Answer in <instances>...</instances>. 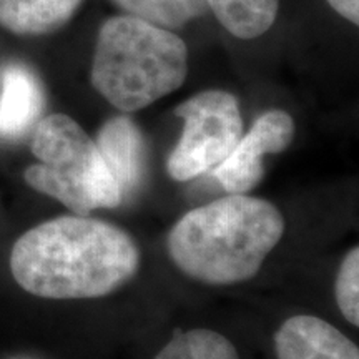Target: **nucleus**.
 I'll use <instances>...</instances> for the list:
<instances>
[{
  "instance_id": "nucleus-1",
  "label": "nucleus",
  "mask_w": 359,
  "mask_h": 359,
  "mask_svg": "<svg viewBox=\"0 0 359 359\" xmlns=\"http://www.w3.org/2000/svg\"><path fill=\"white\" fill-rule=\"evenodd\" d=\"M138 266L140 251L132 236L87 215L30 228L11 253L17 285L47 299L102 298L132 280Z\"/></svg>"
},
{
  "instance_id": "nucleus-2",
  "label": "nucleus",
  "mask_w": 359,
  "mask_h": 359,
  "mask_svg": "<svg viewBox=\"0 0 359 359\" xmlns=\"http://www.w3.org/2000/svg\"><path fill=\"white\" fill-rule=\"evenodd\" d=\"M283 233L285 218L275 205L238 193L183 215L168 233L167 250L193 280L235 285L257 275Z\"/></svg>"
},
{
  "instance_id": "nucleus-3",
  "label": "nucleus",
  "mask_w": 359,
  "mask_h": 359,
  "mask_svg": "<svg viewBox=\"0 0 359 359\" xmlns=\"http://www.w3.org/2000/svg\"><path fill=\"white\" fill-rule=\"evenodd\" d=\"M188 48L172 30L130 15L100 27L92 65V85L110 105L137 111L182 87Z\"/></svg>"
},
{
  "instance_id": "nucleus-4",
  "label": "nucleus",
  "mask_w": 359,
  "mask_h": 359,
  "mask_svg": "<svg viewBox=\"0 0 359 359\" xmlns=\"http://www.w3.org/2000/svg\"><path fill=\"white\" fill-rule=\"evenodd\" d=\"M32 154L40 163L25 170L27 185L64 203L74 215L115 208L122 191L103 163L95 140L64 114L35 125Z\"/></svg>"
},
{
  "instance_id": "nucleus-5",
  "label": "nucleus",
  "mask_w": 359,
  "mask_h": 359,
  "mask_svg": "<svg viewBox=\"0 0 359 359\" xmlns=\"http://www.w3.org/2000/svg\"><path fill=\"white\" fill-rule=\"evenodd\" d=\"M183 118L182 137L168 156L167 170L177 182H188L222 165L243 137V118L231 93L206 90L175 109Z\"/></svg>"
},
{
  "instance_id": "nucleus-6",
  "label": "nucleus",
  "mask_w": 359,
  "mask_h": 359,
  "mask_svg": "<svg viewBox=\"0 0 359 359\" xmlns=\"http://www.w3.org/2000/svg\"><path fill=\"white\" fill-rule=\"evenodd\" d=\"M294 133L296 125L290 114L283 110L263 114L240 138L226 160L213 170L223 190L230 195L250 193L263 178V156L285 151Z\"/></svg>"
},
{
  "instance_id": "nucleus-7",
  "label": "nucleus",
  "mask_w": 359,
  "mask_h": 359,
  "mask_svg": "<svg viewBox=\"0 0 359 359\" xmlns=\"http://www.w3.org/2000/svg\"><path fill=\"white\" fill-rule=\"evenodd\" d=\"M278 359H359L348 336L316 316H293L275 334Z\"/></svg>"
},
{
  "instance_id": "nucleus-8",
  "label": "nucleus",
  "mask_w": 359,
  "mask_h": 359,
  "mask_svg": "<svg viewBox=\"0 0 359 359\" xmlns=\"http://www.w3.org/2000/svg\"><path fill=\"white\" fill-rule=\"evenodd\" d=\"M95 143L125 200L137 191L143 177L145 148L140 130L127 116H115L100 128Z\"/></svg>"
},
{
  "instance_id": "nucleus-9",
  "label": "nucleus",
  "mask_w": 359,
  "mask_h": 359,
  "mask_svg": "<svg viewBox=\"0 0 359 359\" xmlns=\"http://www.w3.org/2000/svg\"><path fill=\"white\" fill-rule=\"evenodd\" d=\"M45 105L42 85L24 65H8L0 75V137L19 138L37 123Z\"/></svg>"
},
{
  "instance_id": "nucleus-10",
  "label": "nucleus",
  "mask_w": 359,
  "mask_h": 359,
  "mask_svg": "<svg viewBox=\"0 0 359 359\" xmlns=\"http://www.w3.org/2000/svg\"><path fill=\"white\" fill-rule=\"evenodd\" d=\"M82 0H0V25L13 34L40 35L60 29Z\"/></svg>"
},
{
  "instance_id": "nucleus-11",
  "label": "nucleus",
  "mask_w": 359,
  "mask_h": 359,
  "mask_svg": "<svg viewBox=\"0 0 359 359\" xmlns=\"http://www.w3.org/2000/svg\"><path fill=\"white\" fill-rule=\"evenodd\" d=\"M208 11L231 35L257 39L275 24L280 0H205Z\"/></svg>"
},
{
  "instance_id": "nucleus-12",
  "label": "nucleus",
  "mask_w": 359,
  "mask_h": 359,
  "mask_svg": "<svg viewBox=\"0 0 359 359\" xmlns=\"http://www.w3.org/2000/svg\"><path fill=\"white\" fill-rule=\"evenodd\" d=\"M125 15L156 25L165 30H177L198 19L208 11L205 0H111Z\"/></svg>"
},
{
  "instance_id": "nucleus-13",
  "label": "nucleus",
  "mask_w": 359,
  "mask_h": 359,
  "mask_svg": "<svg viewBox=\"0 0 359 359\" xmlns=\"http://www.w3.org/2000/svg\"><path fill=\"white\" fill-rule=\"evenodd\" d=\"M155 359H240L228 338L212 330L177 331Z\"/></svg>"
},
{
  "instance_id": "nucleus-14",
  "label": "nucleus",
  "mask_w": 359,
  "mask_h": 359,
  "mask_svg": "<svg viewBox=\"0 0 359 359\" xmlns=\"http://www.w3.org/2000/svg\"><path fill=\"white\" fill-rule=\"evenodd\" d=\"M336 303L343 316L354 326H359V250L349 251L341 263L336 276Z\"/></svg>"
},
{
  "instance_id": "nucleus-15",
  "label": "nucleus",
  "mask_w": 359,
  "mask_h": 359,
  "mask_svg": "<svg viewBox=\"0 0 359 359\" xmlns=\"http://www.w3.org/2000/svg\"><path fill=\"white\" fill-rule=\"evenodd\" d=\"M330 7L351 24H359V0H326Z\"/></svg>"
}]
</instances>
